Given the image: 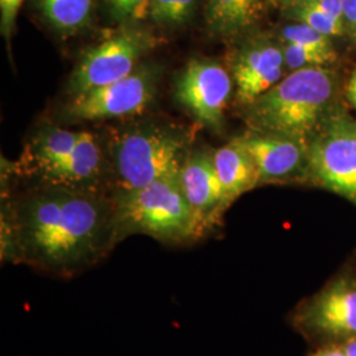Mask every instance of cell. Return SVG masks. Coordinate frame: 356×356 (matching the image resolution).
<instances>
[{
  "instance_id": "1",
  "label": "cell",
  "mask_w": 356,
  "mask_h": 356,
  "mask_svg": "<svg viewBox=\"0 0 356 356\" xmlns=\"http://www.w3.org/2000/svg\"><path fill=\"white\" fill-rule=\"evenodd\" d=\"M115 245L111 194L40 185L3 206V263L72 279Z\"/></svg>"
},
{
  "instance_id": "2",
  "label": "cell",
  "mask_w": 356,
  "mask_h": 356,
  "mask_svg": "<svg viewBox=\"0 0 356 356\" xmlns=\"http://www.w3.org/2000/svg\"><path fill=\"white\" fill-rule=\"evenodd\" d=\"M338 78L325 66L300 69L245 107L251 131L309 140L335 110Z\"/></svg>"
},
{
  "instance_id": "3",
  "label": "cell",
  "mask_w": 356,
  "mask_h": 356,
  "mask_svg": "<svg viewBox=\"0 0 356 356\" xmlns=\"http://www.w3.org/2000/svg\"><path fill=\"white\" fill-rule=\"evenodd\" d=\"M115 242L143 234L170 245H186L206 238L188 202L179 175L132 191H114Z\"/></svg>"
},
{
  "instance_id": "4",
  "label": "cell",
  "mask_w": 356,
  "mask_h": 356,
  "mask_svg": "<svg viewBox=\"0 0 356 356\" xmlns=\"http://www.w3.org/2000/svg\"><path fill=\"white\" fill-rule=\"evenodd\" d=\"M191 132L166 123L120 131L113 141L116 188L132 191L177 176L191 154Z\"/></svg>"
},
{
  "instance_id": "5",
  "label": "cell",
  "mask_w": 356,
  "mask_h": 356,
  "mask_svg": "<svg viewBox=\"0 0 356 356\" xmlns=\"http://www.w3.org/2000/svg\"><path fill=\"white\" fill-rule=\"evenodd\" d=\"M289 322L313 348L356 339V273L339 272L291 312Z\"/></svg>"
},
{
  "instance_id": "6",
  "label": "cell",
  "mask_w": 356,
  "mask_h": 356,
  "mask_svg": "<svg viewBox=\"0 0 356 356\" xmlns=\"http://www.w3.org/2000/svg\"><path fill=\"white\" fill-rule=\"evenodd\" d=\"M307 178L356 204V120L334 110L307 140Z\"/></svg>"
},
{
  "instance_id": "7",
  "label": "cell",
  "mask_w": 356,
  "mask_h": 356,
  "mask_svg": "<svg viewBox=\"0 0 356 356\" xmlns=\"http://www.w3.org/2000/svg\"><path fill=\"white\" fill-rule=\"evenodd\" d=\"M154 47L152 36L138 29H122L90 48L69 79L67 92L76 95L132 74L141 57Z\"/></svg>"
},
{
  "instance_id": "8",
  "label": "cell",
  "mask_w": 356,
  "mask_h": 356,
  "mask_svg": "<svg viewBox=\"0 0 356 356\" xmlns=\"http://www.w3.org/2000/svg\"><path fill=\"white\" fill-rule=\"evenodd\" d=\"M156 83V69L140 66L120 81L72 95L64 107L65 118L94 122L141 114L153 101Z\"/></svg>"
},
{
  "instance_id": "9",
  "label": "cell",
  "mask_w": 356,
  "mask_h": 356,
  "mask_svg": "<svg viewBox=\"0 0 356 356\" xmlns=\"http://www.w3.org/2000/svg\"><path fill=\"white\" fill-rule=\"evenodd\" d=\"M231 91L232 76L222 65L194 58L178 76L175 97L200 123L219 129Z\"/></svg>"
},
{
  "instance_id": "10",
  "label": "cell",
  "mask_w": 356,
  "mask_h": 356,
  "mask_svg": "<svg viewBox=\"0 0 356 356\" xmlns=\"http://www.w3.org/2000/svg\"><path fill=\"white\" fill-rule=\"evenodd\" d=\"M285 69L279 42L259 38L244 42L234 54L231 63L236 101L244 107L254 102L280 82Z\"/></svg>"
},
{
  "instance_id": "11",
  "label": "cell",
  "mask_w": 356,
  "mask_h": 356,
  "mask_svg": "<svg viewBox=\"0 0 356 356\" xmlns=\"http://www.w3.org/2000/svg\"><path fill=\"white\" fill-rule=\"evenodd\" d=\"M257 168L260 185L307 177V140L251 131L241 138Z\"/></svg>"
},
{
  "instance_id": "12",
  "label": "cell",
  "mask_w": 356,
  "mask_h": 356,
  "mask_svg": "<svg viewBox=\"0 0 356 356\" xmlns=\"http://www.w3.org/2000/svg\"><path fill=\"white\" fill-rule=\"evenodd\" d=\"M184 194L204 235L218 227L229 207L214 165V153L191 152L179 172Z\"/></svg>"
},
{
  "instance_id": "13",
  "label": "cell",
  "mask_w": 356,
  "mask_h": 356,
  "mask_svg": "<svg viewBox=\"0 0 356 356\" xmlns=\"http://www.w3.org/2000/svg\"><path fill=\"white\" fill-rule=\"evenodd\" d=\"M102 176L103 153L98 139L90 132H82L74 151L38 178L41 185L47 186L104 193L101 186Z\"/></svg>"
},
{
  "instance_id": "14",
  "label": "cell",
  "mask_w": 356,
  "mask_h": 356,
  "mask_svg": "<svg viewBox=\"0 0 356 356\" xmlns=\"http://www.w3.org/2000/svg\"><path fill=\"white\" fill-rule=\"evenodd\" d=\"M214 165L229 206L244 193L260 185L254 159L241 138L229 141L214 152Z\"/></svg>"
},
{
  "instance_id": "15",
  "label": "cell",
  "mask_w": 356,
  "mask_h": 356,
  "mask_svg": "<svg viewBox=\"0 0 356 356\" xmlns=\"http://www.w3.org/2000/svg\"><path fill=\"white\" fill-rule=\"evenodd\" d=\"M267 0H207L204 22L216 38H236L261 17Z\"/></svg>"
},
{
  "instance_id": "16",
  "label": "cell",
  "mask_w": 356,
  "mask_h": 356,
  "mask_svg": "<svg viewBox=\"0 0 356 356\" xmlns=\"http://www.w3.org/2000/svg\"><path fill=\"white\" fill-rule=\"evenodd\" d=\"M82 132L60 127H47L33 136L26 147L28 170L38 177L48 168L74 151Z\"/></svg>"
},
{
  "instance_id": "17",
  "label": "cell",
  "mask_w": 356,
  "mask_h": 356,
  "mask_svg": "<svg viewBox=\"0 0 356 356\" xmlns=\"http://www.w3.org/2000/svg\"><path fill=\"white\" fill-rule=\"evenodd\" d=\"M38 8L54 31L72 36L88 28L92 17V0H38Z\"/></svg>"
},
{
  "instance_id": "18",
  "label": "cell",
  "mask_w": 356,
  "mask_h": 356,
  "mask_svg": "<svg viewBox=\"0 0 356 356\" xmlns=\"http://www.w3.org/2000/svg\"><path fill=\"white\" fill-rule=\"evenodd\" d=\"M281 42H292L304 47L309 51L322 56L329 64L335 60V51L331 42V38L321 33L318 31L306 26L304 23L294 22L292 24L281 29Z\"/></svg>"
},
{
  "instance_id": "19",
  "label": "cell",
  "mask_w": 356,
  "mask_h": 356,
  "mask_svg": "<svg viewBox=\"0 0 356 356\" xmlns=\"http://www.w3.org/2000/svg\"><path fill=\"white\" fill-rule=\"evenodd\" d=\"M289 16L294 22L304 23L306 26L326 35L327 38H338L346 33L344 23L339 19H335L329 13L321 11L313 4L305 0H294L289 10Z\"/></svg>"
},
{
  "instance_id": "20",
  "label": "cell",
  "mask_w": 356,
  "mask_h": 356,
  "mask_svg": "<svg viewBox=\"0 0 356 356\" xmlns=\"http://www.w3.org/2000/svg\"><path fill=\"white\" fill-rule=\"evenodd\" d=\"M195 1L197 0H152L149 17L159 24H182L191 17Z\"/></svg>"
},
{
  "instance_id": "21",
  "label": "cell",
  "mask_w": 356,
  "mask_h": 356,
  "mask_svg": "<svg viewBox=\"0 0 356 356\" xmlns=\"http://www.w3.org/2000/svg\"><path fill=\"white\" fill-rule=\"evenodd\" d=\"M280 44L285 67L291 70V73L300 69L313 67V66H326L329 64L322 56L309 51L304 47H300L292 42H280Z\"/></svg>"
},
{
  "instance_id": "22",
  "label": "cell",
  "mask_w": 356,
  "mask_h": 356,
  "mask_svg": "<svg viewBox=\"0 0 356 356\" xmlns=\"http://www.w3.org/2000/svg\"><path fill=\"white\" fill-rule=\"evenodd\" d=\"M24 0H0V32L10 41L13 36L16 19Z\"/></svg>"
},
{
  "instance_id": "23",
  "label": "cell",
  "mask_w": 356,
  "mask_h": 356,
  "mask_svg": "<svg viewBox=\"0 0 356 356\" xmlns=\"http://www.w3.org/2000/svg\"><path fill=\"white\" fill-rule=\"evenodd\" d=\"M152 0H124L118 15L119 20H143L149 16Z\"/></svg>"
},
{
  "instance_id": "24",
  "label": "cell",
  "mask_w": 356,
  "mask_h": 356,
  "mask_svg": "<svg viewBox=\"0 0 356 356\" xmlns=\"http://www.w3.org/2000/svg\"><path fill=\"white\" fill-rule=\"evenodd\" d=\"M323 13L343 22V0H305Z\"/></svg>"
},
{
  "instance_id": "25",
  "label": "cell",
  "mask_w": 356,
  "mask_h": 356,
  "mask_svg": "<svg viewBox=\"0 0 356 356\" xmlns=\"http://www.w3.org/2000/svg\"><path fill=\"white\" fill-rule=\"evenodd\" d=\"M343 23L346 33L356 38V0H343Z\"/></svg>"
},
{
  "instance_id": "26",
  "label": "cell",
  "mask_w": 356,
  "mask_h": 356,
  "mask_svg": "<svg viewBox=\"0 0 356 356\" xmlns=\"http://www.w3.org/2000/svg\"><path fill=\"white\" fill-rule=\"evenodd\" d=\"M309 356H347L342 344H326L314 347Z\"/></svg>"
},
{
  "instance_id": "27",
  "label": "cell",
  "mask_w": 356,
  "mask_h": 356,
  "mask_svg": "<svg viewBox=\"0 0 356 356\" xmlns=\"http://www.w3.org/2000/svg\"><path fill=\"white\" fill-rule=\"evenodd\" d=\"M347 95H348V99H350L351 104L356 108V67L353 76L350 78V82H348Z\"/></svg>"
},
{
  "instance_id": "28",
  "label": "cell",
  "mask_w": 356,
  "mask_h": 356,
  "mask_svg": "<svg viewBox=\"0 0 356 356\" xmlns=\"http://www.w3.org/2000/svg\"><path fill=\"white\" fill-rule=\"evenodd\" d=\"M107 1V4L110 6V8H111V11L115 15V17H118V15L120 13V10H122V6H123V3H124V0H106Z\"/></svg>"
},
{
  "instance_id": "29",
  "label": "cell",
  "mask_w": 356,
  "mask_h": 356,
  "mask_svg": "<svg viewBox=\"0 0 356 356\" xmlns=\"http://www.w3.org/2000/svg\"><path fill=\"white\" fill-rule=\"evenodd\" d=\"M342 346H343L347 356H356V339H351Z\"/></svg>"
}]
</instances>
